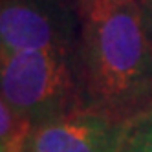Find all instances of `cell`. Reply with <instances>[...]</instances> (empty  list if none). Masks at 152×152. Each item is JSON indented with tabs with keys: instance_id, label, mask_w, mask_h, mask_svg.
<instances>
[{
	"instance_id": "cell-6",
	"label": "cell",
	"mask_w": 152,
	"mask_h": 152,
	"mask_svg": "<svg viewBox=\"0 0 152 152\" xmlns=\"http://www.w3.org/2000/svg\"><path fill=\"white\" fill-rule=\"evenodd\" d=\"M28 130H29V126L26 123H22L13 114L9 104L4 101V97L0 95V143L6 145L9 152H13L22 143V139L26 137Z\"/></svg>"
},
{
	"instance_id": "cell-7",
	"label": "cell",
	"mask_w": 152,
	"mask_h": 152,
	"mask_svg": "<svg viewBox=\"0 0 152 152\" xmlns=\"http://www.w3.org/2000/svg\"><path fill=\"white\" fill-rule=\"evenodd\" d=\"M123 2H126V0H83V15L84 13H103Z\"/></svg>"
},
{
	"instance_id": "cell-9",
	"label": "cell",
	"mask_w": 152,
	"mask_h": 152,
	"mask_svg": "<svg viewBox=\"0 0 152 152\" xmlns=\"http://www.w3.org/2000/svg\"><path fill=\"white\" fill-rule=\"evenodd\" d=\"M0 152H9V150H7V147H6V145L0 143Z\"/></svg>"
},
{
	"instance_id": "cell-3",
	"label": "cell",
	"mask_w": 152,
	"mask_h": 152,
	"mask_svg": "<svg viewBox=\"0 0 152 152\" xmlns=\"http://www.w3.org/2000/svg\"><path fill=\"white\" fill-rule=\"evenodd\" d=\"M79 20L77 0H0V44L6 51H75Z\"/></svg>"
},
{
	"instance_id": "cell-2",
	"label": "cell",
	"mask_w": 152,
	"mask_h": 152,
	"mask_svg": "<svg viewBox=\"0 0 152 152\" xmlns=\"http://www.w3.org/2000/svg\"><path fill=\"white\" fill-rule=\"evenodd\" d=\"M0 95L29 128L86 110L68 50L0 53Z\"/></svg>"
},
{
	"instance_id": "cell-11",
	"label": "cell",
	"mask_w": 152,
	"mask_h": 152,
	"mask_svg": "<svg viewBox=\"0 0 152 152\" xmlns=\"http://www.w3.org/2000/svg\"><path fill=\"white\" fill-rule=\"evenodd\" d=\"M18 147H20V145H18ZM13 152H18V148H17V150H13Z\"/></svg>"
},
{
	"instance_id": "cell-4",
	"label": "cell",
	"mask_w": 152,
	"mask_h": 152,
	"mask_svg": "<svg viewBox=\"0 0 152 152\" xmlns=\"http://www.w3.org/2000/svg\"><path fill=\"white\" fill-rule=\"evenodd\" d=\"M126 125L81 110L28 130L18 152H119Z\"/></svg>"
},
{
	"instance_id": "cell-8",
	"label": "cell",
	"mask_w": 152,
	"mask_h": 152,
	"mask_svg": "<svg viewBox=\"0 0 152 152\" xmlns=\"http://www.w3.org/2000/svg\"><path fill=\"white\" fill-rule=\"evenodd\" d=\"M139 4L143 6L147 11H152V0H139Z\"/></svg>"
},
{
	"instance_id": "cell-10",
	"label": "cell",
	"mask_w": 152,
	"mask_h": 152,
	"mask_svg": "<svg viewBox=\"0 0 152 152\" xmlns=\"http://www.w3.org/2000/svg\"><path fill=\"white\" fill-rule=\"evenodd\" d=\"M0 53H2V44H0Z\"/></svg>"
},
{
	"instance_id": "cell-1",
	"label": "cell",
	"mask_w": 152,
	"mask_h": 152,
	"mask_svg": "<svg viewBox=\"0 0 152 152\" xmlns=\"http://www.w3.org/2000/svg\"><path fill=\"white\" fill-rule=\"evenodd\" d=\"M75 68L86 110L128 125L152 108V20L139 0L83 15Z\"/></svg>"
},
{
	"instance_id": "cell-5",
	"label": "cell",
	"mask_w": 152,
	"mask_h": 152,
	"mask_svg": "<svg viewBox=\"0 0 152 152\" xmlns=\"http://www.w3.org/2000/svg\"><path fill=\"white\" fill-rule=\"evenodd\" d=\"M119 152H152V108L126 125Z\"/></svg>"
}]
</instances>
